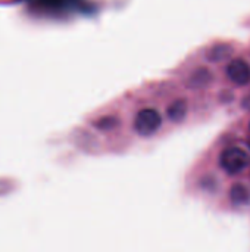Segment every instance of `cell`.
Here are the masks:
<instances>
[{"label":"cell","mask_w":250,"mask_h":252,"mask_svg":"<svg viewBox=\"0 0 250 252\" xmlns=\"http://www.w3.org/2000/svg\"><path fill=\"white\" fill-rule=\"evenodd\" d=\"M249 165V155L240 148H228L221 155V167L230 174H239Z\"/></svg>","instance_id":"cell-1"},{"label":"cell","mask_w":250,"mask_h":252,"mask_svg":"<svg viewBox=\"0 0 250 252\" xmlns=\"http://www.w3.org/2000/svg\"><path fill=\"white\" fill-rule=\"evenodd\" d=\"M161 124H162L161 114L156 109H152V108L141 109L137 114L136 121H134V127H136L137 133L141 134V136L153 134L161 127Z\"/></svg>","instance_id":"cell-2"},{"label":"cell","mask_w":250,"mask_h":252,"mask_svg":"<svg viewBox=\"0 0 250 252\" xmlns=\"http://www.w3.org/2000/svg\"><path fill=\"white\" fill-rule=\"evenodd\" d=\"M227 75L233 83L246 86L250 83V65L245 59H234L227 66Z\"/></svg>","instance_id":"cell-3"},{"label":"cell","mask_w":250,"mask_h":252,"mask_svg":"<svg viewBox=\"0 0 250 252\" xmlns=\"http://www.w3.org/2000/svg\"><path fill=\"white\" fill-rule=\"evenodd\" d=\"M212 81V72L206 68H199L197 71H194L190 75L189 80V86L193 89H199V87H206L209 86Z\"/></svg>","instance_id":"cell-4"},{"label":"cell","mask_w":250,"mask_h":252,"mask_svg":"<svg viewBox=\"0 0 250 252\" xmlns=\"http://www.w3.org/2000/svg\"><path fill=\"white\" fill-rule=\"evenodd\" d=\"M231 201L234 205L243 207L250 202V189L245 185H234L231 189Z\"/></svg>","instance_id":"cell-5"},{"label":"cell","mask_w":250,"mask_h":252,"mask_svg":"<svg viewBox=\"0 0 250 252\" xmlns=\"http://www.w3.org/2000/svg\"><path fill=\"white\" fill-rule=\"evenodd\" d=\"M187 114V102L183 99H178L172 102L168 108V117L172 121H181Z\"/></svg>","instance_id":"cell-6"},{"label":"cell","mask_w":250,"mask_h":252,"mask_svg":"<svg viewBox=\"0 0 250 252\" xmlns=\"http://www.w3.org/2000/svg\"><path fill=\"white\" fill-rule=\"evenodd\" d=\"M230 53H231V47L230 46H227V44H218V46H215V47L211 49L209 59H212V61H222L227 56H230Z\"/></svg>","instance_id":"cell-7"},{"label":"cell","mask_w":250,"mask_h":252,"mask_svg":"<svg viewBox=\"0 0 250 252\" xmlns=\"http://www.w3.org/2000/svg\"><path fill=\"white\" fill-rule=\"evenodd\" d=\"M116 124H118L116 118H105V120L97 123V127H100V128H111V127H115Z\"/></svg>","instance_id":"cell-8"},{"label":"cell","mask_w":250,"mask_h":252,"mask_svg":"<svg viewBox=\"0 0 250 252\" xmlns=\"http://www.w3.org/2000/svg\"><path fill=\"white\" fill-rule=\"evenodd\" d=\"M46 6H50V7H59V6H63L66 4L69 0H41Z\"/></svg>","instance_id":"cell-9"},{"label":"cell","mask_w":250,"mask_h":252,"mask_svg":"<svg viewBox=\"0 0 250 252\" xmlns=\"http://www.w3.org/2000/svg\"><path fill=\"white\" fill-rule=\"evenodd\" d=\"M245 106H246V108H249V109H250V94H248V96H246V100H245Z\"/></svg>","instance_id":"cell-10"}]
</instances>
